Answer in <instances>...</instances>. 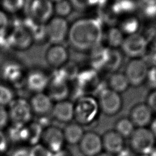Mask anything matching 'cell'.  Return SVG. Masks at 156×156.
<instances>
[{
    "mask_svg": "<svg viewBox=\"0 0 156 156\" xmlns=\"http://www.w3.org/2000/svg\"><path fill=\"white\" fill-rule=\"evenodd\" d=\"M123 60L122 52L118 49L110 48L104 69L111 73L117 72Z\"/></svg>",
    "mask_w": 156,
    "mask_h": 156,
    "instance_id": "cell-27",
    "label": "cell"
},
{
    "mask_svg": "<svg viewBox=\"0 0 156 156\" xmlns=\"http://www.w3.org/2000/svg\"><path fill=\"white\" fill-rule=\"evenodd\" d=\"M25 1H26H26H28V2H29L30 3V2H32L33 0H25Z\"/></svg>",
    "mask_w": 156,
    "mask_h": 156,
    "instance_id": "cell-52",
    "label": "cell"
},
{
    "mask_svg": "<svg viewBox=\"0 0 156 156\" xmlns=\"http://www.w3.org/2000/svg\"><path fill=\"white\" fill-rule=\"evenodd\" d=\"M129 138L130 149L138 155H149L155 147V137L146 127H136Z\"/></svg>",
    "mask_w": 156,
    "mask_h": 156,
    "instance_id": "cell-3",
    "label": "cell"
},
{
    "mask_svg": "<svg viewBox=\"0 0 156 156\" xmlns=\"http://www.w3.org/2000/svg\"><path fill=\"white\" fill-rule=\"evenodd\" d=\"M68 23L62 17H55L46 25V36L52 44H62L68 36Z\"/></svg>",
    "mask_w": 156,
    "mask_h": 156,
    "instance_id": "cell-9",
    "label": "cell"
},
{
    "mask_svg": "<svg viewBox=\"0 0 156 156\" xmlns=\"http://www.w3.org/2000/svg\"><path fill=\"white\" fill-rule=\"evenodd\" d=\"M146 104L151 109L152 112L156 113V88L153 89L148 94Z\"/></svg>",
    "mask_w": 156,
    "mask_h": 156,
    "instance_id": "cell-40",
    "label": "cell"
},
{
    "mask_svg": "<svg viewBox=\"0 0 156 156\" xmlns=\"http://www.w3.org/2000/svg\"><path fill=\"white\" fill-rule=\"evenodd\" d=\"M54 10L58 17H64L68 15L72 10V5L69 1L62 0L56 3Z\"/></svg>",
    "mask_w": 156,
    "mask_h": 156,
    "instance_id": "cell-36",
    "label": "cell"
},
{
    "mask_svg": "<svg viewBox=\"0 0 156 156\" xmlns=\"http://www.w3.org/2000/svg\"><path fill=\"white\" fill-rule=\"evenodd\" d=\"M10 117L15 124L24 125L31 118V107L24 99L12 101L10 104Z\"/></svg>",
    "mask_w": 156,
    "mask_h": 156,
    "instance_id": "cell-11",
    "label": "cell"
},
{
    "mask_svg": "<svg viewBox=\"0 0 156 156\" xmlns=\"http://www.w3.org/2000/svg\"><path fill=\"white\" fill-rule=\"evenodd\" d=\"M22 24L29 30L34 40L41 41L46 36V25L37 21L32 17L25 18L21 21Z\"/></svg>",
    "mask_w": 156,
    "mask_h": 156,
    "instance_id": "cell-23",
    "label": "cell"
},
{
    "mask_svg": "<svg viewBox=\"0 0 156 156\" xmlns=\"http://www.w3.org/2000/svg\"><path fill=\"white\" fill-rule=\"evenodd\" d=\"M74 106L69 101H60L52 109V113L55 118L60 122H68L74 116Z\"/></svg>",
    "mask_w": 156,
    "mask_h": 156,
    "instance_id": "cell-22",
    "label": "cell"
},
{
    "mask_svg": "<svg viewBox=\"0 0 156 156\" xmlns=\"http://www.w3.org/2000/svg\"><path fill=\"white\" fill-rule=\"evenodd\" d=\"M30 156H53L51 151L41 145H36L30 151Z\"/></svg>",
    "mask_w": 156,
    "mask_h": 156,
    "instance_id": "cell-39",
    "label": "cell"
},
{
    "mask_svg": "<svg viewBox=\"0 0 156 156\" xmlns=\"http://www.w3.org/2000/svg\"><path fill=\"white\" fill-rule=\"evenodd\" d=\"M43 137L50 151L57 153L61 151L64 136L60 129L55 127H49L44 132Z\"/></svg>",
    "mask_w": 156,
    "mask_h": 156,
    "instance_id": "cell-17",
    "label": "cell"
},
{
    "mask_svg": "<svg viewBox=\"0 0 156 156\" xmlns=\"http://www.w3.org/2000/svg\"><path fill=\"white\" fill-rule=\"evenodd\" d=\"M68 52L61 44H52L49 47L44 55L46 63L53 68H60L64 65L68 58Z\"/></svg>",
    "mask_w": 156,
    "mask_h": 156,
    "instance_id": "cell-15",
    "label": "cell"
},
{
    "mask_svg": "<svg viewBox=\"0 0 156 156\" xmlns=\"http://www.w3.org/2000/svg\"><path fill=\"white\" fill-rule=\"evenodd\" d=\"M49 79L46 74L40 71L30 72L26 79L27 88L34 92L41 93L48 85Z\"/></svg>",
    "mask_w": 156,
    "mask_h": 156,
    "instance_id": "cell-18",
    "label": "cell"
},
{
    "mask_svg": "<svg viewBox=\"0 0 156 156\" xmlns=\"http://www.w3.org/2000/svg\"><path fill=\"white\" fill-rule=\"evenodd\" d=\"M58 69L66 80H75L79 73L78 66L74 62H66Z\"/></svg>",
    "mask_w": 156,
    "mask_h": 156,
    "instance_id": "cell-32",
    "label": "cell"
},
{
    "mask_svg": "<svg viewBox=\"0 0 156 156\" xmlns=\"http://www.w3.org/2000/svg\"><path fill=\"white\" fill-rule=\"evenodd\" d=\"M102 149V138L94 132L84 133L79 142L80 151L85 156H96Z\"/></svg>",
    "mask_w": 156,
    "mask_h": 156,
    "instance_id": "cell-12",
    "label": "cell"
},
{
    "mask_svg": "<svg viewBox=\"0 0 156 156\" xmlns=\"http://www.w3.org/2000/svg\"><path fill=\"white\" fill-rule=\"evenodd\" d=\"M109 49L110 48L106 45L99 44L90 51V60L93 69L97 71L100 69H104Z\"/></svg>",
    "mask_w": 156,
    "mask_h": 156,
    "instance_id": "cell-19",
    "label": "cell"
},
{
    "mask_svg": "<svg viewBox=\"0 0 156 156\" xmlns=\"http://www.w3.org/2000/svg\"><path fill=\"white\" fill-rule=\"evenodd\" d=\"M28 7L30 17L43 24L51 17L54 10L50 0H33Z\"/></svg>",
    "mask_w": 156,
    "mask_h": 156,
    "instance_id": "cell-13",
    "label": "cell"
},
{
    "mask_svg": "<svg viewBox=\"0 0 156 156\" xmlns=\"http://www.w3.org/2000/svg\"><path fill=\"white\" fill-rule=\"evenodd\" d=\"M148 43L146 38L138 32L125 37L121 48L122 52L130 58H140L146 52Z\"/></svg>",
    "mask_w": 156,
    "mask_h": 156,
    "instance_id": "cell-7",
    "label": "cell"
},
{
    "mask_svg": "<svg viewBox=\"0 0 156 156\" xmlns=\"http://www.w3.org/2000/svg\"><path fill=\"white\" fill-rule=\"evenodd\" d=\"M42 127L38 123H33L27 128V139L32 144H35L41 137Z\"/></svg>",
    "mask_w": 156,
    "mask_h": 156,
    "instance_id": "cell-35",
    "label": "cell"
},
{
    "mask_svg": "<svg viewBox=\"0 0 156 156\" xmlns=\"http://www.w3.org/2000/svg\"><path fill=\"white\" fill-rule=\"evenodd\" d=\"M10 156H30V151L26 148H19L14 151Z\"/></svg>",
    "mask_w": 156,
    "mask_h": 156,
    "instance_id": "cell-44",
    "label": "cell"
},
{
    "mask_svg": "<svg viewBox=\"0 0 156 156\" xmlns=\"http://www.w3.org/2000/svg\"><path fill=\"white\" fill-rule=\"evenodd\" d=\"M8 121V114L3 106L0 105V129L5 127Z\"/></svg>",
    "mask_w": 156,
    "mask_h": 156,
    "instance_id": "cell-43",
    "label": "cell"
},
{
    "mask_svg": "<svg viewBox=\"0 0 156 156\" xmlns=\"http://www.w3.org/2000/svg\"><path fill=\"white\" fill-rule=\"evenodd\" d=\"M136 156H149V155H137Z\"/></svg>",
    "mask_w": 156,
    "mask_h": 156,
    "instance_id": "cell-50",
    "label": "cell"
},
{
    "mask_svg": "<svg viewBox=\"0 0 156 156\" xmlns=\"http://www.w3.org/2000/svg\"><path fill=\"white\" fill-rule=\"evenodd\" d=\"M99 110L98 100L90 96H84L78 99L74 108V116L79 123L88 124L97 118Z\"/></svg>",
    "mask_w": 156,
    "mask_h": 156,
    "instance_id": "cell-4",
    "label": "cell"
},
{
    "mask_svg": "<svg viewBox=\"0 0 156 156\" xmlns=\"http://www.w3.org/2000/svg\"><path fill=\"white\" fill-rule=\"evenodd\" d=\"M149 156H156V146L154 147L153 150L151 151L150 154L149 155Z\"/></svg>",
    "mask_w": 156,
    "mask_h": 156,
    "instance_id": "cell-49",
    "label": "cell"
},
{
    "mask_svg": "<svg viewBox=\"0 0 156 156\" xmlns=\"http://www.w3.org/2000/svg\"><path fill=\"white\" fill-rule=\"evenodd\" d=\"M136 2L143 16L149 18L156 16V0H138Z\"/></svg>",
    "mask_w": 156,
    "mask_h": 156,
    "instance_id": "cell-31",
    "label": "cell"
},
{
    "mask_svg": "<svg viewBox=\"0 0 156 156\" xmlns=\"http://www.w3.org/2000/svg\"><path fill=\"white\" fill-rule=\"evenodd\" d=\"M31 109L38 115H45L52 109L51 99L43 93H38L34 95L30 101Z\"/></svg>",
    "mask_w": 156,
    "mask_h": 156,
    "instance_id": "cell-21",
    "label": "cell"
},
{
    "mask_svg": "<svg viewBox=\"0 0 156 156\" xmlns=\"http://www.w3.org/2000/svg\"><path fill=\"white\" fill-rule=\"evenodd\" d=\"M101 138L103 149L106 152L116 155L124 149V138L115 130L106 131Z\"/></svg>",
    "mask_w": 156,
    "mask_h": 156,
    "instance_id": "cell-16",
    "label": "cell"
},
{
    "mask_svg": "<svg viewBox=\"0 0 156 156\" xmlns=\"http://www.w3.org/2000/svg\"><path fill=\"white\" fill-rule=\"evenodd\" d=\"M135 126L129 118L121 117L115 124V130L124 138H129L135 129Z\"/></svg>",
    "mask_w": 156,
    "mask_h": 156,
    "instance_id": "cell-30",
    "label": "cell"
},
{
    "mask_svg": "<svg viewBox=\"0 0 156 156\" xmlns=\"http://www.w3.org/2000/svg\"><path fill=\"white\" fill-rule=\"evenodd\" d=\"M151 60L152 66L156 68V48L154 49L152 54H151Z\"/></svg>",
    "mask_w": 156,
    "mask_h": 156,
    "instance_id": "cell-47",
    "label": "cell"
},
{
    "mask_svg": "<svg viewBox=\"0 0 156 156\" xmlns=\"http://www.w3.org/2000/svg\"><path fill=\"white\" fill-rule=\"evenodd\" d=\"M108 88L120 94L126 91L130 85L124 73L115 72L111 73L107 80Z\"/></svg>",
    "mask_w": 156,
    "mask_h": 156,
    "instance_id": "cell-26",
    "label": "cell"
},
{
    "mask_svg": "<svg viewBox=\"0 0 156 156\" xmlns=\"http://www.w3.org/2000/svg\"><path fill=\"white\" fill-rule=\"evenodd\" d=\"M25 4V0H2L4 9L12 13L16 12L21 9Z\"/></svg>",
    "mask_w": 156,
    "mask_h": 156,
    "instance_id": "cell-37",
    "label": "cell"
},
{
    "mask_svg": "<svg viewBox=\"0 0 156 156\" xmlns=\"http://www.w3.org/2000/svg\"><path fill=\"white\" fill-rule=\"evenodd\" d=\"M9 26V20L5 13L0 10V34L5 32Z\"/></svg>",
    "mask_w": 156,
    "mask_h": 156,
    "instance_id": "cell-42",
    "label": "cell"
},
{
    "mask_svg": "<svg viewBox=\"0 0 156 156\" xmlns=\"http://www.w3.org/2000/svg\"><path fill=\"white\" fill-rule=\"evenodd\" d=\"M100 110L105 115L113 116L122 108V100L120 94L107 88H102L98 99Z\"/></svg>",
    "mask_w": 156,
    "mask_h": 156,
    "instance_id": "cell-5",
    "label": "cell"
},
{
    "mask_svg": "<svg viewBox=\"0 0 156 156\" xmlns=\"http://www.w3.org/2000/svg\"><path fill=\"white\" fill-rule=\"evenodd\" d=\"M7 142L5 135L0 130V152L4 151L7 148Z\"/></svg>",
    "mask_w": 156,
    "mask_h": 156,
    "instance_id": "cell-45",
    "label": "cell"
},
{
    "mask_svg": "<svg viewBox=\"0 0 156 156\" xmlns=\"http://www.w3.org/2000/svg\"><path fill=\"white\" fill-rule=\"evenodd\" d=\"M100 1L101 0H69L72 7L79 11L85 10L93 7H98Z\"/></svg>",
    "mask_w": 156,
    "mask_h": 156,
    "instance_id": "cell-34",
    "label": "cell"
},
{
    "mask_svg": "<svg viewBox=\"0 0 156 156\" xmlns=\"http://www.w3.org/2000/svg\"><path fill=\"white\" fill-rule=\"evenodd\" d=\"M146 81L152 88H156V68L152 66L149 68Z\"/></svg>",
    "mask_w": 156,
    "mask_h": 156,
    "instance_id": "cell-41",
    "label": "cell"
},
{
    "mask_svg": "<svg viewBox=\"0 0 156 156\" xmlns=\"http://www.w3.org/2000/svg\"><path fill=\"white\" fill-rule=\"evenodd\" d=\"M50 1H55V2H58V1H62V0H50Z\"/></svg>",
    "mask_w": 156,
    "mask_h": 156,
    "instance_id": "cell-51",
    "label": "cell"
},
{
    "mask_svg": "<svg viewBox=\"0 0 156 156\" xmlns=\"http://www.w3.org/2000/svg\"><path fill=\"white\" fill-rule=\"evenodd\" d=\"M149 67L141 58H131L127 63L124 75L130 85L138 87L146 82Z\"/></svg>",
    "mask_w": 156,
    "mask_h": 156,
    "instance_id": "cell-6",
    "label": "cell"
},
{
    "mask_svg": "<svg viewBox=\"0 0 156 156\" xmlns=\"http://www.w3.org/2000/svg\"><path fill=\"white\" fill-rule=\"evenodd\" d=\"M149 125H150V128H149L150 130L156 138V118L152 120Z\"/></svg>",
    "mask_w": 156,
    "mask_h": 156,
    "instance_id": "cell-46",
    "label": "cell"
},
{
    "mask_svg": "<svg viewBox=\"0 0 156 156\" xmlns=\"http://www.w3.org/2000/svg\"><path fill=\"white\" fill-rule=\"evenodd\" d=\"M83 134L84 133L82 127L79 124L75 123L69 124L66 126L65 127L63 132L64 138L71 145H74L79 143Z\"/></svg>",
    "mask_w": 156,
    "mask_h": 156,
    "instance_id": "cell-29",
    "label": "cell"
},
{
    "mask_svg": "<svg viewBox=\"0 0 156 156\" xmlns=\"http://www.w3.org/2000/svg\"><path fill=\"white\" fill-rule=\"evenodd\" d=\"M96 156H115L114 155H112L111 154H109L108 152H101L99 153V154H98Z\"/></svg>",
    "mask_w": 156,
    "mask_h": 156,
    "instance_id": "cell-48",
    "label": "cell"
},
{
    "mask_svg": "<svg viewBox=\"0 0 156 156\" xmlns=\"http://www.w3.org/2000/svg\"><path fill=\"white\" fill-rule=\"evenodd\" d=\"M49 97L56 101H63L69 94V88L66 80L59 69L53 73L52 79L49 84Z\"/></svg>",
    "mask_w": 156,
    "mask_h": 156,
    "instance_id": "cell-10",
    "label": "cell"
},
{
    "mask_svg": "<svg viewBox=\"0 0 156 156\" xmlns=\"http://www.w3.org/2000/svg\"><path fill=\"white\" fill-rule=\"evenodd\" d=\"M106 46L110 48L118 49L121 47L124 39V36L121 30L115 26L108 28L105 34Z\"/></svg>",
    "mask_w": 156,
    "mask_h": 156,
    "instance_id": "cell-28",
    "label": "cell"
},
{
    "mask_svg": "<svg viewBox=\"0 0 156 156\" xmlns=\"http://www.w3.org/2000/svg\"><path fill=\"white\" fill-rule=\"evenodd\" d=\"M2 76L4 79L20 87L23 83V71L21 66L16 63L9 62L2 68Z\"/></svg>",
    "mask_w": 156,
    "mask_h": 156,
    "instance_id": "cell-20",
    "label": "cell"
},
{
    "mask_svg": "<svg viewBox=\"0 0 156 156\" xmlns=\"http://www.w3.org/2000/svg\"><path fill=\"white\" fill-rule=\"evenodd\" d=\"M76 80L74 98H80L87 93L99 91L101 79L98 71L93 68L85 69L79 72Z\"/></svg>",
    "mask_w": 156,
    "mask_h": 156,
    "instance_id": "cell-2",
    "label": "cell"
},
{
    "mask_svg": "<svg viewBox=\"0 0 156 156\" xmlns=\"http://www.w3.org/2000/svg\"><path fill=\"white\" fill-rule=\"evenodd\" d=\"M34 39L29 30L22 24L21 21L15 20L13 29L9 32V43L10 48L17 49H27L32 44Z\"/></svg>",
    "mask_w": 156,
    "mask_h": 156,
    "instance_id": "cell-8",
    "label": "cell"
},
{
    "mask_svg": "<svg viewBox=\"0 0 156 156\" xmlns=\"http://www.w3.org/2000/svg\"><path fill=\"white\" fill-rule=\"evenodd\" d=\"M122 17V19L119 20L118 26L122 34L127 36L138 33L141 26L139 18L133 15Z\"/></svg>",
    "mask_w": 156,
    "mask_h": 156,
    "instance_id": "cell-24",
    "label": "cell"
},
{
    "mask_svg": "<svg viewBox=\"0 0 156 156\" xmlns=\"http://www.w3.org/2000/svg\"><path fill=\"white\" fill-rule=\"evenodd\" d=\"M152 113L146 103H138L132 107L129 118L135 127H146L152 120Z\"/></svg>",
    "mask_w": 156,
    "mask_h": 156,
    "instance_id": "cell-14",
    "label": "cell"
},
{
    "mask_svg": "<svg viewBox=\"0 0 156 156\" xmlns=\"http://www.w3.org/2000/svg\"><path fill=\"white\" fill-rule=\"evenodd\" d=\"M102 23L98 18L76 21L69 29L68 37L71 46L80 51H91L103 39Z\"/></svg>",
    "mask_w": 156,
    "mask_h": 156,
    "instance_id": "cell-1",
    "label": "cell"
},
{
    "mask_svg": "<svg viewBox=\"0 0 156 156\" xmlns=\"http://www.w3.org/2000/svg\"><path fill=\"white\" fill-rule=\"evenodd\" d=\"M13 98L12 91L6 86L0 85V105L10 104Z\"/></svg>",
    "mask_w": 156,
    "mask_h": 156,
    "instance_id": "cell-38",
    "label": "cell"
},
{
    "mask_svg": "<svg viewBox=\"0 0 156 156\" xmlns=\"http://www.w3.org/2000/svg\"><path fill=\"white\" fill-rule=\"evenodd\" d=\"M110 6L118 17L133 15L134 12L138 9L137 2L135 0H115Z\"/></svg>",
    "mask_w": 156,
    "mask_h": 156,
    "instance_id": "cell-25",
    "label": "cell"
},
{
    "mask_svg": "<svg viewBox=\"0 0 156 156\" xmlns=\"http://www.w3.org/2000/svg\"><path fill=\"white\" fill-rule=\"evenodd\" d=\"M9 135L13 141L27 139V128H26L24 125L14 124V126L9 129Z\"/></svg>",
    "mask_w": 156,
    "mask_h": 156,
    "instance_id": "cell-33",
    "label": "cell"
}]
</instances>
